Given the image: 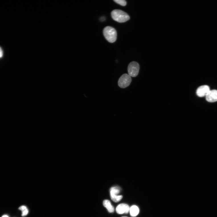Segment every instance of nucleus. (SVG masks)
I'll list each match as a JSON object with an SVG mask.
<instances>
[{"instance_id": "16", "label": "nucleus", "mask_w": 217, "mask_h": 217, "mask_svg": "<svg viewBox=\"0 0 217 217\" xmlns=\"http://www.w3.org/2000/svg\"><path fill=\"white\" fill-rule=\"evenodd\" d=\"M126 217V216H123V217Z\"/></svg>"}, {"instance_id": "9", "label": "nucleus", "mask_w": 217, "mask_h": 217, "mask_svg": "<svg viewBox=\"0 0 217 217\" xmlns=\"http://www.w3.org/2000/svg\"><path fill=\"white\" fill-rule=\"evenodd\" d=\"M103 204L108 210V212L112 213L114 211V208L112 205L109 200H105L103 201Z\"/></svg>"}, {"instance_id": "5", "label": "nucleus", "mask_w": 217, "mask_h": 217, "mask_svg": "<svg viewBox=\"0 0 217 217\" xmlns=\"http://www.w3.org/2000/svg\"><path fill=\"white\" fill-rule=\"evenodd\" d=\"M110 196L112 200L115 202H118L122 199V195H118L120 192V189L117 187H113L111 188L110 190Z\"/></svg>"}, {"instance_id": "10", "label": "nucleus", "mask_w": 217, "mask_h": 217, "mask_svg": "<svg viewBox=\"0 0 217 217\" xmlns=\"http://www.w3.org/2000/svg\"><path fill=\"white\" fill-rule=\"evenodd\" d=\"M130 211L131 216L135 217L139 213V210L137 206L133 205L130 208Z\"/></svg>"}, {"instance_id": "3", "label": "nucleus", "mask_w": 217, "mask_h": 217, "mask_svg": "<svg viewBox=\"0 0 217 217\" xmlns=\"http://www.w3.org/2000/svg\"><path fill=\"white\" fill-rule=\"evenodd\" d=\"M140 66L139 64L135 61L130 63L128 66V74L131 77H135L138 74Z\"/></svg>"}, {"instance_id": "6", "label": "nucleus", "mask_w": 217, "mask_h": 217, "mask_svg": "<svg viewBox=\"0 0 217 217\" xmlns=\"http://www.w3.org/2000/svg\"><path fill=\"white\" fill-rule=\"evenodd\" d=\"M210 90V87L208 85H202L198 88L196 91V94L200 97H206Z\"/></svg>"}, {"instance_id": "13", "label": "nucleus", "mask_w": 217, "mask_h": 217, "mask_svg": "<svg viewBox=\"0 0 217 217\" xmlns=\"http://www.w3.org/2000/svg\"><path fill=\"white\" fill-rule=\"evenodd\" d=\"M3 56V51L1 48L0 47V58H2Z\"/></svg>"}, {"instance_id": "12", "label": "nucleus", "mask_w": 217, "mask_h": 217, "mask_svg": "<svg viewBox=\"0 0 217 217\" xmlns=\"http://www.w3.org/2000/svg\"><path fill=\"white\" fill-rule=\"evenodd\" d=\"M114 1L122 6H125L127 4L125 0H114Z\"/></svg>"}, {"instance_id": "14", "label": "nucleus", "mask_w": 217, "mask_h": 217, "mask_svg": "<svg viewBox=\"0 0 217 217\" xmlns=\"http://www.w3.org/2000/svg\"><path fill=\"white\" fill-rule=\"evenodd\" d=\"M100 19L102 21H104L105 19V18L104 17H102Z\"/></svg>"}, {"instance_id": "4", "label": "nucleus", "mask_w": 217, "mask_h": 217, "mask_svg": "<svg viewBox=\"0 0 217 217\" xmlns=\"http://www.w3.org/2000/svg\"><path fill=\"white\" fill-rule=\"evenodd\" d=\"M132 80L131 76L127 74L122 75L118 81V84L121 88L124 89L130 84Z\"/></svg>"}, {"instance_id": "8", "label": "nucleus", "mask_w": 217, "mask_h": 217, "mask_svg": "<svg viewBox=\"0 0 217 217\" xmlns=\"http://www.w3.org/2000/svg\"><path fill=\"white\" fill-rule=\"evenodd\" d=\"M206 101L210 103L217 101V90H210L206 96Z\"/></svg>"}, {"instance_id": "2", "label": "nucleus", "mask_w": 217, "mask_h": 217, "mask_svg": "<svg viewBox=\"0 0 217 217\" xmlns=\"http://www.w3.org/2000/svg\"><path fill=\"white\" fill-rule=\"evenodd\" d=\"M103 34L108 42L113 43L116 40L117 33L116 30L112 27L107 26L105 27L103 30Z\"/></svg>"}, {"instance_id": "15", "label": "nucleus", "mask_w": 217, "mask_h": 217, "mask_svg": "<svg viewBox=\"0 0 217 217\" xmlns=\"http://www.w3.org/2000/svg\"><path fill=\"white\" fill-rule=\"evenodd\" d=\"M2 217H9V216L7 215H4Z\"/></svg>"}, {"instance_id": "11", "label": "nucleus", "mask_w": 217, "mask_h": 217, "mask_svg": "<svg viewBox=\"0 0 217 217\" xmlns=\"http://www.w3.org/2000/svg\"><path fill=\"white\" fill-rule=\"evenodd\" d=\"M19 209L22 211V216H26L28 213V210L25 206H20L19 208Z\"/></svg>"}, {"instance_id": "7", "label": "nucleus", "mask_w": 217, "mask_h": 217, "mask_svg": "<svg viewBox=\"0 0 217 217\" xmlns=\"http://www.w3.org/2000/svg\"><path fill=\"white\" fill-rule=\"evenodd\" d=\"M130 206L127 204H119L116 209L117 213L119 214H128L130 210Z\"/></svg>"}, {"instance_id": "1", "label": "nucleus", "mask_w": 217, "mask_h": 217, "mask_svg": "<svg viewBox=\"0 0 217 217\" xmlns=\"http://www.w3.org/2000/svg\"><path fill=\"white\" fill-rule=\"evenodd\" d=\"M112 19L115 21L119 23L126 22L130 19V17L126 12L120 9H115L111 12Z\"/></svg>"}]
</instances>
